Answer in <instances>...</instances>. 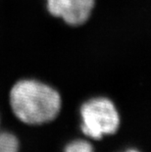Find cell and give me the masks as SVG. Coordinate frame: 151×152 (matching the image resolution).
Returning a JSON list of instances; mask_svg holds the SVG:
<instances>
[{
    "mask_svg": "<svg viewBox=\"0 0 151 152\" xmlns=\"http://www.w3.org/2000/svg\"><path fill=\"white\" fill-rule=\"evenodd\" d=\"M120 152H142V151L139 150V148H136V147H128V148H126V149L122 150Z\"/></svg>",
    "mask_w": 151,
    "mask_h": 152,
    "instance_id": "6",
    "label": "cell"
},
{
    "mask_svg": "<svg viewBox=\"0 0 151 152\" xmlns=\"http://www.w3.org/2000/svg\"><path fill=\"white\" fill-rule=\"evenodd\" d=\"M2 129H1V116H0V131H1Z\"/></svg>",
    "mask_w": 151,
    "mask_h": 152,
    "instance_id": "7",
    "label": "cell"
},
{
    "mask_svg": "<svg viewBox=\"0 0 151 152\" xmlns=\"http://www.w3.org/2000/svg\"><path fill=\"white\" fill-rule=\"evenodd\" d=\"M62 152H95L93 141L85 137L73 138L64 145Z\"/></svg>",
    "mask_w": 151,
    "mask_h": 152,
    "instance_id": "5",
    "label": "cell"
},
{
    "mask_svg": "<svg viewBox=\"0 0 151 152\" xmlns=\"http://www.w3.org/2000/svg\"><path fill=\"white\" fill-rule=\"evenodd\" d=\"M95 0H46L50 15L71 27H80L90 19Z\"/></svg>",
    "mask_w": 151,
    "mask_h": 152,
    "instance_id": "3",
    "label": "cell"
},
{
    "mask_svg": "<svg viewBox=\"0 0 151 152\" xmlns=\"http://www.w3.org/2000/svg\"><path fill=\"white\" fill-rule=\"evenodd\" d=\"M0 152H21L18 135L10 131H0Z\"/></svg>",
    "mask_w": 151,
    "mask_h": 152,
    "instance_id": "4",
    "label": "cell"
},
{
    "mask_svg": "<svg viewBox=\"0 0 151 152\" xmlns=\"http://www.w3.org/2000/svg\"><path fill=\"white\" fill-rule=\"evenodd\" d=\"M80 131L82 137L99 141L120 131L122 116L111 98L94 96L83 101L79 109Z\"/></svg>",
    "mask_w": 151,
    "mask_h": 152,
    "instance_id": "2",
    "label": "cell"
},
{
    "mask_svg": "<svg viewBox=\"0 0 151 152\" xmlns=\"http://www.w3.org/2000/svg\"><path fill=\"white\" fill-rule=\"evenodd\" d=\"M9 106L13 116L28 127H41L54 122L63 108L59 90L36 79H21L11 86Z\"/></svg>",
    "mask_w": 151,
    "mask_h": 152,
    "instance_id": "1",
    "label": "cell"
}]
</instances>
